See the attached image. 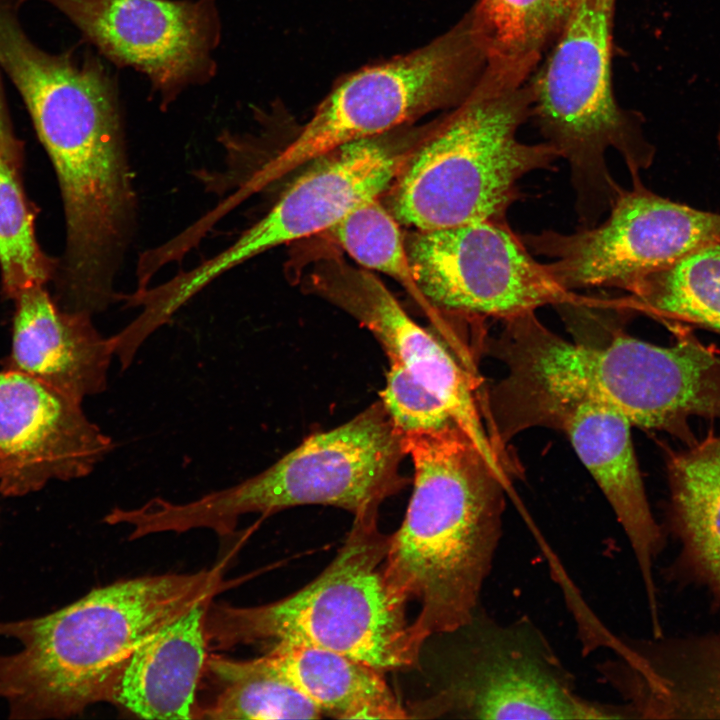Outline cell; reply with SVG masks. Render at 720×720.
I'll return each mask as SVG.
<instances>
[{
	"label": "cell",
	"instance_id": "obj_2",
	"mask_svg": "<svg viewBox=\"0 0 720 720\" xmlns=\"http://www.w3.org/2000/svg\"><path fill=\"white\" fill-rule=\"evenodd\" d=\"M402 442L413 463V491L389 535L383 573L394 597L418 604L410 630L421 651L481 606L512 479L461 428L408 434Z\"/></svg>",
	"mask_w": 720,
	"mask_h": 720
},
{
	"label": "cell",
	"instance_id": "obj_23",
	"mask_svg": "<svg viewBox=\"0 0 720 720\" xmlns=\"http://www.w3.org/2000/svg\"><path fill=\"white\" fill-rule=\"evenodd\" d=\"M578 0H477L468 12L487 66L530 78Z\"/></svg>",
	"mask_w": 720,
	"mask_h": 720
},
{
	"label": "cell",
	"instance_id": "obj_12",
	"mask_svg": "<svg viewBox=\"0 0 720 720\" xmlns=\"http://www.w3.org/2000/svg\"><path fill=\"white\" fill-rule=\"evenodd\" d=\"M631 181L600 224L572 233L543 230L520 235L533 255L551 259L546 267L566 290L627 291L644 276L720 241V214L661 197L641 178Z\"/></svg>",
	"mask_w": 720,
	"mask_h": 720
},
{
	"label": "cell",
	"instance_id": "obj_8",
	"mask_svg": "<svg viewBox=\"0 0 720 720\" xmlns=\"http://www.w3.org/2000/svg\"><path fill=\"white\" fill-rule=\"evenodd\" d=\"M437 687L413 717L481 720L631 719L623 703L583 696L574 675L528 617L502 622L480 606L441 634Z\"/></svg>",
	"mask_w": 720,
	"mask_h": 720
},
{
	"label": "cell",
	"instance_id": "obj_17",
	"mask_svg": "<svg viewBox=\"0 0 720 720\" xmlns=\"http://www.w3.org/2000/svg\"><path fill=\"white\" fill-rule=\"evenodd\" d=\"M631 423L611 409L583 405L563 422L564 431L611 506L632 549L645 589L654 635L659 621L655 562L664 547L639 471L631 439Z\"/></svg>",
	"mask_w": 720,
	"mask_h": 720
},
{
	"label": "cell",
	"instance_id": "obj_13",
	"mask_svg": "<svg viewBox=\"0 0 720 720\" xmlns=\"http://www.w3.org/2000/svg\"><path fill=\"white\" fill-rule=\"evenodd\" d=\"M308 284L365 326L382 345L389 362L403 366L437 395L495 464L504 467L510 462L512 454L494 428L487 390L469 353L455 352L417 324L365 268L328 257L314 265Z\"/></svg>",
	"mask_w": 720,
	"mask_h": 720
},
{
	"label": "cell",
	"instance_id": "obj_7",
	"mask_svg": "<svg viewBox=\"0 0 720 720\" xmlns=\"http://www.w3.org/2000/svg\"><path fill=\"white\" fill-rule=\"evenodd\" d=\"M405 455L402 436L377 400L236 485L190 502H166L163 522L171 532L207 528L228 536L244 514L266 516L300 505L334 506L354 518L377 516L380 505L406 484L400 473Z\"/></svg>",
	"mask_w": 720,
	"mask_h": 720
},
{
	"label": "cell",
	"instance_id": "obj_18",
	"mask_svg": "<svg viewBox=\"0 0 720 720\" xmlns=\"http://www.w3.org/2000/svg\"><path fill=\"white\" fill-rule=\"evenodd\" d=\"M10 369L25 373L82 402L107 388L114 356L91 316L59 307L44 286L15 299Z\"/></svg>",
	"mask_w": 720,
	"mask_h": 720
},
{
	"label": "cell",
	"instance_id": "obj_3",
	"mask_svg": "<svg viewBox=\"0 0 720 720\" xmlns=\"http://www.w3.org/2000/svg\"><path fill=\"white\" fill-rule=\"evenodd\" d=\"M219 568L122 579L52 613L0 622L21 647L0 655V698L11 719L67 718L109 703L134 649L222 587Z\"/></svg>",
	"mask_w": 720,
	"mask_h": 720
},
{
	"label": "cell",
	"instance_id": "obj_29",
	"mask_svg": "<svg viewBox=\"0 0 720 720\" xmlns=\"http://www.w3.org/2000/svg\"><path fill=\"white\" fill-rule=\"evenodd\" d=\"M718 140H719V144H720V130H719V134H718Z\"/></svg>",
	"mask_w": 720,
	"mask_h": 720
},
{
	"label": "cell",
	"instance_id": "obj_27",
	"mask_svg": "<svg viewBox=\"0 0 720 720\" xmlns=\"http://www.w3.org/2000/svg\"><path fill=\"white\" fill-rule=\"evenodd\" d=\"M380 395L401 436L449 428L466 431L437 395L396 362H390L386 384Z\"/></svg>",
	"mask_w": 720,
	"mask_h": 720
},
{
	"label": "cell",
	"instance_id": "obj_21",
	"mask_svg": "<svg viewBox=\"0 0 720 720\" xmlns=\"http://www.w3.org/2000/svg\"><path fill=\"white\" fill-rule=\"evenodd\" d=\"M670 525L681 564L720 608V433L673 455L668 464Z\"/></svg>",
	"mask_w": 720,
	"mask_h": 720
},
{
	"label": "cell",
	"instance_id": "obj_22",
	"mask_svg": "<svg viewBox=\"0 0 720 720\" xmlns=\"http://www.w3.org/2000/svg\"><path fill=\"white\" fill-rule=\"evenodd\" d=\"M194 719H318L319 709L274 666L267 654L238 660L207 656Z\"/></svg>",
	"mask_w": 720,
	"mask_h": 720
},
{
	"label": "cell",
	"instance_id": "obj_9",
	"mask_svg": "<svg viewBox=\"0 0 720 720\" xmlns=\"http://www.w3.org/2000/svg\"><path fill=\"white\" fill-rule=\"evenodd\" d=\"M486 65L467 13L424 46L338 81L297 135L252 177L253 184L261 189L347 143L456 107Z\"/></svg>",
	"mask_w": 720,
	"mask_h": 720
},
{
	"label": "cell",
	"instance_id": "obj_14",
	"mask_svg": "<svg viewBox=\"0 0 720 720\" xmlns=\"http://www.w3.org/2000/svg\"><path fill=\"white\" fill-rule=\"evenodd\" d=\"M41 1L62 12L107 59L145 74L162 106L215 74V0Z\"/></svg>",
	"mask_w": 720,
	"mask_h": 720
},
{
	"label": "cell",
	"instance_id": "obj_19",
	"mask_svg": "<svg viewBox=\"0 0 720 720\" xmlns=\"http://www.w3.org/2000/svg\"><path fill=\"white\" fill-rule=\"evenodd\" d=\"M212 598L195 603L131 653L109 703L142 719H194L208 656L204 621Z\"/></svg>",
	"mask_w": 720,
	"mask_h": 720
},
{
	"label": "cell",
	"instance_id": "obj_16",
	"mask_svg": "<svg viewBox=\"0 0 720 720\" xmlns=\"http://www.w3.org/2000/svg\"><path fill=\"white\" fill-rule=\"evenodd\" d=\"M620 640L600 675L636 718L720 719V634Z\"/></svg>",
	"mask_w": 720,
	"mask_h": 720
},
{
	"label": "cell",
	"instance_id": "obj_26",
	"mask_svg": "<svg viewBox=\"0 0 720 720\" xmlns=\"http://www.w3.org/2000/svg\"><path fill=\"white\" fill-rule=\"evenodd\" d=\"M328 232L363 268L394 278L421 303L399 222L379 198L355 208Z\"/></svg>",
	"mask_w": 720,
	"mask_h": 720
},
{
	"label": "cell",
	"instance_id": "obj_28",
	"mask_svg": "<svg viewBox=\"0 0 720 720\" xmlns=\"http://www.w3.org/2000/svg\"><path fill=\"white\" fill-rule=\"evenodd\" d=\"M20 147L12 130L0 83V153L16 173L21 166Z\"/></svg>",
	"mask_w": 720,
	"mask_h": 720
},
{
	"label": "cell",
	"instance_id": "obj_25",
	"mask_svg": "<svg viewBox=\"0 0 720 720\" xmlns=\"http://www.w3.org/2000/svg\"><path fill=\"white\" fill-rule=\"evenodd\" d=\"M0 271L3 292L15 299L44 286L51 264L39 248L18 174L0 153Z\"/></svg>",
	"mask_w": 720,
	"mask_h": 720
},
{
	"label": "cell",
	"instance_id": "obj_6",
	"mask_svg": "<svg viewBox=\"0 0 720 720\" xmlns=\"http://www.w3.org/2000/svg\"><path fill=\"white\" fill-rule=\"evenodd\" d=\"M616 0H578L544 62L529 79L532 113L570 168L575 210L584 227L598 223L623 188L606 161L616 150L631 180L650 167L655 149L639 115L617 103L611 79Z\"/></svg>",
	"mask_w": 720,
	"mask_h": 720
},
{
	"label": "cell",
	"instance_id": "obj_20",
	"mask_svg": "<svg viewBox=\"0 0 720 720\" xmlns=\"http://www.w3.org/2000/svg\"><path fill=\"white\" fill-rule=\"evenodd\" d=\"M267 656L323 714L337 719H406L384 672L321 647L281 642Z\"/></svg>",
	"mask_w": 720,
	"mask_h": 720
},
{
	"label": "cell",
	"instance_id": "obj_10",
	"mask_svg": "<svg viewBox=\"0 0 720 720\" xmlns=\"http://www.w3.org/2000/svg\"><path fill=\"white\" fill-rule=\"evenodd\" d=\"M424 127H400L340 146L307 165L271 209L229 247L165 282L184 306L214 279L276 246L328 231L360 205L386 192L423 138Z\"/></svg>",
	"mask_w": 720,
	"mask_h": 720
},
{
	"label": "cell",
	"instance_id": "obj_11",
	"mask_svg": "<svg viewBox=\"0 0 720 720\" xmlns=\"http://www.w3.org/2000/svg\"><path fill=\"white\" fill-rule=\"evenodd\" d=\"M405 245L420 304L431 313L506 320L584 297L563 288L507 221L415 230Z\"/></svg>",
	"mask_w": 720,
	"mask_h": 720
},
{
	"label": "cell",
	"instance_id": "obj_5",
	"mask_svg": "<svg viewBox=\"0 0 720 720\" xmlns=\"http://www.w3.org/2000/svg\"><path fill=\"white\" fill-rule=\"evenodd\" d=\"M388 543L378 516L356 517L332 561L294 593L250 607L211 601L204 621L208 650L287 642L339 652L384 673L416 664L420 651L406 604L384 579Z\"/></svg>",
	"mask_w": 720,
	"mask_h": 720
},
{
	"label": "cell",
	"instance_id": "obj_15",
	"mask_svg": "<svg viewBox=\"0 0 720 720\" xmlns=\"http://www.w3.org/2000/svg\"><path fill=\"white\" fill-rule=\"evenodd\" d=\"M114 449L74 399L20 371L0 372V492L87 476Z\"/></svg>",
	"mask_w": 720,
	"mask_h": 720
},
{
	"label": "cell",
	"instance_id": "obj_1",
	"mask_svg": "<svg viewBox=\"0 0 720 720\" xmlns=\"http://www.w3.org/2000/svg\"><path fill=\"white\" fill-rule=\"evenodd\" d=\"M0 67L19 91L59 182L66 223L62 288L83 300L115 290L136 195L114 80L99 59L50 54L0 0Z\"/></svg>",
	"mask_w": 720,
	"mask_h": 720
},
{
	"label": "cell",
	"instance_id": "obj_4",
	"mask_svg": "<svg viewBox=\"0 0 720 720\" xmlns=\"http://www.w3.org/2000/svg\"><path fill=\"white\" fill-rule=\"evenodd\" d=\"M531 113L529 79L486 66L467 98L428 125L386 191L387 209L420 231L506 221L520 181L559 158L547 142L518 138Z\"/></svg>",
	"mask_w": 720,
	"mask_h": 720
},
{
	"label": "cell",
	"instance_id": "obj_24",
	"mask_svg": "<svg viewBox=\"0 0 720 720\" xmlns=\"http://www.w3.org/2000/svg\"><path fill=\"white\" fill-rule=\"evenodd\" d=\"M620 298L629 312L664 323L688 322L720 333V241L693 250L635 282Z\"/></svg>",
	"mask_w": 720,
	"mask_h": 720
}]
</instances>
